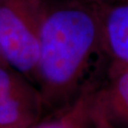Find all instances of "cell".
I'll return each mask as SVG.
<instances>
[{
  "label": "cell",
  "mask_w": 128,
  "mask_h": 128,
  "mask_svg": "<svg viewBox=\"0 0 128 128\" xmlns=\"http://www.w3.org/2000/svg\"><path fill=\"white\" fill-rule=\"evenodd\" d=\"M110 62L99 4L82 0L46 1L35 84L46 116L95 88Z\"/></svg>",
  "instance_id": "obj_1"
},
{
  "label": "cell",
  "mask_w": 128,
  "mask_h": 128,
  "mask_svg": "<svg viewBox=\"0 0 128 128\" xmlns=\"http://www.w3.org/2000/svg\"><path fill=\"white\" fill-rule=\"evenodd\" d=\"M46 0H0V51L5 63L35 84Z\"/></svg>",
  "instance_id": "obj_2"
},
{
  "label": "cell",
  "mask_w": 128,
  "mask_h": 128,
  "mask_svg": "<svg viewBox=\"0 0 128 128\" xmlns=\"http://www.w3.org/2000/svg\"><path fill=\"white\" fill-rule=\"evenodd\" d=\"M45 117L36 84L7 64H0V128H30Z\"/></svg>",
  "instance_id": "obj_3"
},
{
  "label": "cell",
  "mask_w": 128,
  "mask_h": 128,
  "mask_svg": "<svg viewBox=\"0 0 128 128\" xmlns=\"http://www.w3.org/2000/svg\"><path fill=\"white\" fill-rule=\"evenodd\" d=\"M95 128H128V64L111 61L92 91Z\"/></svg>",
  "instance_id": "obj_4"
},
{
  "label": "cell",
  "mask_w": 128,
  "mask_h": 128,
  "mask_svg": "<svg viewBox=\"0 0 128 128\" xmlns=\"http://www.w3.org/2000/svg\"><path fill=\"white\" fill-rule=\"evenodd\" d=\"M102 37L111 61L128 64V0L99 4Z\"/></svg>",
  "instance_id": "obj_5"
},
{
  "label": "cell",
  "mask_w": 128,
  "mask_h": 128,
  "mask_svg": "<svg viewBox=\"0 0 128 128\" xmlns=\"http://www.w3.org/2000/svg\"><path fill=\"white\" fill-rule=\"evenodd\" d=\"M93 89L64 109L45 117L30 128H95L91 112Z\"/></svg>",
  "instance_id": "obj_6"
},
{
  "label": "cell",
  "mask_w": 128,
  "mask_h": 128,
  "mask_svg": "<svg viewBox=\"0 0 128 128\" xmlns=\"http://www.w3.org/2000/svg\"><path fill=\"white\" fill-rule=\"evenodd\" d=\"M82 1H86L90 3H95V4H104V3H109L115 0H82Z\"/></svg>",
  "instance_id": "obj_7"
},
{
  "label": "cell",
  "mask_w": 128,
  "mask_h": 128,
  "mask_svg": "<svg viewBox=\"0 0 128 128\" xmlns=\"http://www.w3.org/2000/svg\"><path fill=\"white\" fill-rule=\"evenodd\" d=\"M0 64H6V63H5V61H4V59H3V57H2L1 51H0Z\"/></svg>",
  "instance_id": "obj_8"
}]
</instances>
